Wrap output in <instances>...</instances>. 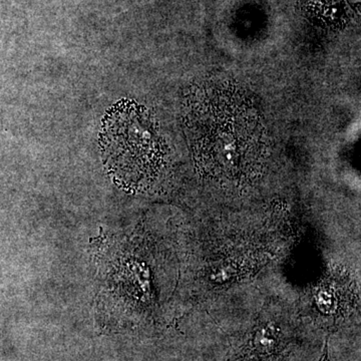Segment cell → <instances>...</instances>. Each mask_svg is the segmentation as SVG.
<instances>
[{"mask_svg": "<svg viewBox=\"0 0 361 361\" xmlns=\"http://www.w3.org/2000/svg\"><path fill=\"white\" fill-rule=\"evenodd\" d=\"M190 111V137L197 167L220 183H242L260 172L265 130L243 97L228 90H207Z\"/></svg>", "mask_w": 361, "mask_h": 361, "instance_id": "6da1fadb", "label": "cell"}, {"mask_svg": "<svg viewBox=\"0 0 361 361\" xmlns=\"http://www.w3.org/2000/svg\"><path fill=\"white\" fill-rule=\"evenodd\" d=\"M99 142L106 168L129 189L149 186L165 164V142L155 121L133 102L123 101L108 111Z\"/></svg>", "mask_w": 361, "mask_h": 361, "instance_id": "7a4b0ae2", "label": "cell"}]
</instances>
